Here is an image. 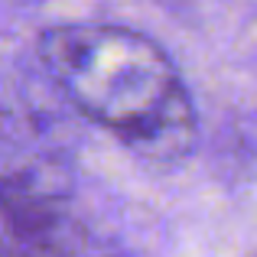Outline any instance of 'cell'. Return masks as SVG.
<instances>
[{
	"mask_svg": "<svg viewBox=\"0 0 257 257\" xmlns=\"http://www.w3.org/2000/svg\"><path fill=\"white\" fill-rule=\"evenodd\" d=\"M39 59L65 98L134 157L173 166L195 150L192 91L147 33L114 23H62L39 36Z\"/></svg>",
	"mask_w": 257,
	"mask_h": 257,
	"instance_id": "obj_1",
	"label": "cell"
},
{
	"mask_svg": "<svg viewBox=\"0 0 257 257\" xmlns=\"http://www.w3.org/2000/svg\"><path fill=\"white\" fill-rule=\"evenodd\" d=\"M0 257H117L62 192L0 176Z\"/></svg>",
	"mask_w": 257,
	"mask_h": 257,
	"instance_id": "obj_2",
	"label": "cell"
},
{
	"mask_svg": "<svg viewBox=\"0 0 257 257\" xmlns=\"http://www.w3.org/2000/svg\"><path fill=\"white\" fill-rule=\"evenodd\" d=\"M170 4H186V0H170Z\"/></svg>",
	"mask_w": 257,
	"mask_h": 257,
	"instance_id": "obj_3",
	"label": "cell"
}]
</instances>
